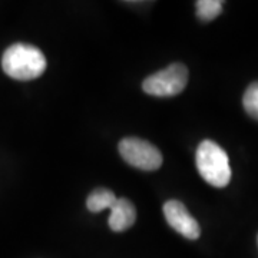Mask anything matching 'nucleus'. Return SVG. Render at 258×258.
<instances>
[{"instance_id": "f257e3e1", "label": "nucleus", "mask_w": 258, "mask_h": 258, "mask_svg": "<svg viewBox=\"0 0 258 258\" xmlns=\"http://www.w3.org/2000/svg\"><path fill=\"white\" fill-rule=\"evenodd\" d=\"M2 68L5 74L16 81H32L46 71V57L33 45L15 43L5 50Z\"/></svg>"}, {"instance_id": "f03ea898", "label": "nucleus", "mask_w": 258, "mask_h": 258, "mask_svg": "<svg viewBox=\"0 0 258 258\" xmlns=\"http://www.w3.org/2000/svg\"><path fill=\"white\" fill-rule=\"evenodd\" d=\"M197 168L200 175L212 186L224 188L231 181V166L227 152L214 141H203L197 148Z\"/></svg>"}, {"instance_id": "7ed1b4c3", "label": "nucleus", "mask_w": 258, "mask_h": 258, "mask_svg": "<svg viewBox=\"0 0 258 258\" xmlns=\"http://www.w3.org/2000/svg\"><path fill=\"white\" fill-rule=\"evenodd\" d=\"M188 83V69L182 63H172L157 74L148 76L142 83L144 92L157 98L176 96Z\"/></svg>"}, {"instance_id": "20e7f679", "label": "nucleus", "mask_w": 258, "mask_h": 258, "mask_svg": "<svg viewBox=\"0 0 258 258\" xmlns=\"http://www.w3.org/2000/svg\"><path fill=\"white\" fill-rule=\"evenodd\" d=\"M119 154L129 165L144 171H155L162 165V154L151 142L141 138H125L119 142Z\"/></svg>"}, {"instance_id": "39448f33", "label": "nucleus", "mask_w": 258, "mask_h": 258, "mask_svg": "<svg viewBox=\"0 0 258 258\" xmlns=\"http://www.w3.org/2000/svg\"><path fill=\"white\" fill-rule=\"evenodd\" d=\"M164 217L166 222L182 237L188 240L200 238L201 227L181 201H176V200L166 201L164 204Z\"/></svg>"}, {"instance_id": "423d86ee", "label": "nucleus", "mask_w": 258, "mask_h": 258, "mask_svg": "<svg viewBox=\"0 0 258 258\" xmlns=\"http://www.w3.org/2000/svg\"><path fill=\"white\" fill-rule=\"evenodd\" d=\"M137 220V210L135 205L126 198H118L113 204L109 215V227L115 232H122L131 228Z\"/></svg>"}, {"instance_id": "0eeeda50", "label": "nucleus", "mask_w": 258, "mask_h": 258, "mask_svg": "<svg viewBox=\"0 0 258 258\" xmlns=\"http://www.w3.org/2000/svg\"><path fill=\"white\" fill-rule=\"evenodd\" d=\"M116 197L111 189L106 188H96L89 194L86 200V207L91 212H101L103 210H111L113 204L116 203Z\"/></svg>"}, {"instance_id": "6e6552de", "label": "nucleus", "mask_w": 258, "mask_h": 258, "mask_svg": "<svg viewBox=\"0 0 258 258\" xmlns=\"http://www.w3.org/2000/svg\"><path fill=\"white\" fill-rule=\"evenodd\" d=\"M222 5L221 0H198L195 3L197 18L203 22H211L221 15Z\"/></svg>"}, {"instance_id": "1a4fd4ad", "label": "nucleus", "mask_w": 258, "mask_h": 258, "mask_svg": "<svg viewBox=\"0 0 258 258\" xmlns=\"http://www.w3.org/2000/svg\"><path fill=\"white\" fill-rule=\"evenodd\" d=\"M242 105L249 116L258 120V81L251 83L247 88V91L244 92Z\"/></svg>"}]
</instances>
